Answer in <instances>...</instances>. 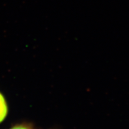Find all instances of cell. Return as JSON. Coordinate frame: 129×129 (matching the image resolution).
I'll return each mask as SVG.
<instances>
[{
    "instance_id": "obj_2",
    "label": "cell",
    "mask_w": 129,
    "mask_h": 129,
    "mask_svg": "<svg viewBox=\"0 0 129 129\" xmlns=\"http://www.w3.org/2000/svg\"><path fill=\"white\" fill-rule=\"evenodd\" d=\"M10 129H33V128L30 124L26 123H22L14 125Z\"/></svg>"
},
{
    "instance_id": "obj_1",
    "label": "cell",
    "mask_w": 129,
    "mask_h": 129,
    "mask_svg": "<svg viewBox=\"0 0 129 129\" xmlns=\"http://www.w3.org/2000/svg\"><path fill=\"white\" fill-rule=\"evenodd\" d=\"M8 108L7 102L3 95L0 93V122L4 120L7 114Z\"/></svg>"
}]
</instances>
